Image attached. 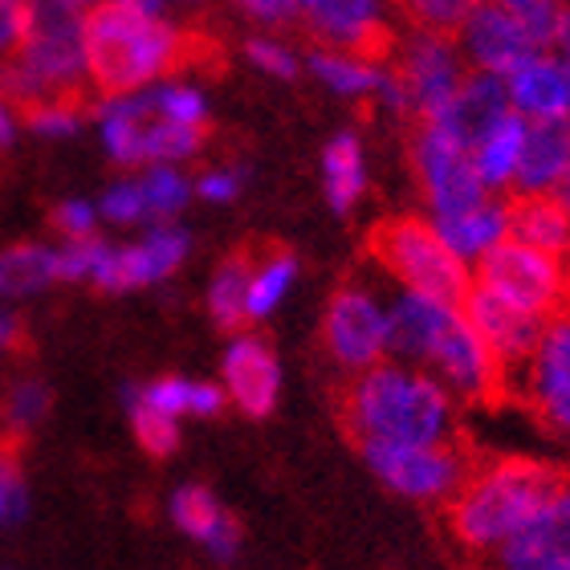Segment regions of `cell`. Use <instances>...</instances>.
<instances>
[{"label": "cell", "instance_id": "9a60e30c", "mask_svg": "<svg viewBox=\"0 0 570 570\" xmlns=\"http://www.w3.org/2000/svg\"><path fill=\"white\" fill-rule=\"evenodd\" d=\"M302 24L318 41V49L355 53V58L371 61L392 41L387 9L371 4V0H306L302 4Z\"/></svg>", "mask_w": 570, "mask_h": 570}, {"label": "cell", "instance_id": "60d3db41", "mask_svg": "<svg viewBox=\"0 0 570 570\" xmlns=\"http://www.w3.org/2000/svg\"><path fill=\"white\" fill-rule=\"evenodd\" d=\"M29 518V481L21 473V461L9 449H0V530L21 525Z\"/></svg>", "mask_w": 570, "mask_h": 570}, {"label": "cell", "instance_id": "d590c367", "mask_svg": "<svg viewBox=\"0 0 570 570\" xmlns=\"http://www.w3.org/2000/svg\"><path fill=\"white\" fill-rule=\"evenodd\" d=\"M49 407H53V392H49V383L24 375V380L12 383L9 395H4L0 420H4V428H9L12 436H24V432H33V428L46 424Z\"/></svg>", "mask_w": 570, "mask_h": 570}, {"label": "cell", "instance_id": "1f68e13d", "mask_svg": "<svg viewBox=\"0 0 570 570\" xmlns=\"http://www.w3.org/2000/svg\"><path fill=\"white\" fill-rule=\"evenodd\" d=\"M249 269H253L249 257H228V262L213 274V282H208V294H204V302H208V318L228 334H240V326H245Z\"/></svg>", "mask_w": 570, "mask_h": 570}, {"label": "cell", "instance_id": "4dcf8cb0", "mask_svg": "<svg viewBox=\"0 0 570 570\" xmlns=\"http://www.w3.org/2000/svg\"><path fill=\"white\" fill-rule=\"evenodd\" d=\"M297 282L294 253H269L265 262L249 269V289H245V322H265L282 306Z\"/></svg>", "mask_w": 570, "mask_h": 570}, {"label": "cell", "instance_id": "5b68a950", "mask_svg": "<svg viewBox=\"0 0 570 570\" xmlns=\"http://www.w3.org/2000/svg\"><path fill=\"white\" fill-rule=\"evenodd\" d=\"M371 253L400 289L444 306H461L473 289V269L452 257L449 245L436 237L432 220L424 216H387L371 228Z\"/></svg>", "mask_w": 570, "mask_h": 570}, {"label": "cell", "instance_id": "44dd1931", "mask_svg": "<svg viewBox=\"0 0 570 570\" xmlns=\"http://www.w3.org/2000/svg\"><path fill=\"white\" fill-rule=\"evenodd\" d=\"M505 95H510V110L522 115L525 122L567 119L570 115V61H562L559 53L530 58L522 70H513L510 78H505Z\"/></svg>", "mask_w": 570, "mask_h": 570}, {"label": "cell", "instance_id": "8992f818", "mask_svg": "<svg viewBox=\"0 0 570 570\" xmlns=\"http://www.w3.org/2000/svg\"><path fill=\"white\" fill-rule=\"evenodd\" d=\"M473 282L493 289L501 302L518 306L530 318L554 322L562 318L570 297V262L547 257L518 240H501L485 262L473 265Z\"/></svg>", "mask_w": 570, "mask_h": 570}, {"label": "cell", "instance_id": "30bf717a", "mask_svg": "<svg viewBox=\"0 0 570 570\" xmlns=\"http://www.w3.org/2000/svg\"><path fill=\"white\" fill-rule=\"evenodd\" d=\"M392 70L400 73L407 102H412V115L420 122L436 119L440 110L449 107V98L461 90L464 78H469V66L461 58L456 37L432 33V29H412L400 41V61Z\"/></svg>", "mask_w": 570, "mask_h": 570}, {"label": "cell", "instance_id": "4316f807", "mask_svg": "<svg viewBox=\"0 0 570 570\" xmlns=\"http://www.w3.org/2000/svg\"><path fill=\"white\" fill-rule=\"evenodd\" d=\"M510 240L570 262V216L550 196H518L510 200Z\"/></svg>", "mask_w": 570, "mask_h": 570}, {"label": "cell", "instance_id": "d4e9b609", "mask_svg": "<svg viewBox=\"0 0 570 570\" xmlns=\"http://www.w3.org/2000/svg\"><path fill=\"white\" fill-rule=\"evenodd\" d=\"M367 191V151L355 131L331 135L322 147V196L334 216H346Z\"/></svg>", "mask_w": 570, "mask_h": 570}, {"label": "cell", "instance_id": "f1b7e54d", "mask_svg": "<svg viewBox=\"0 0 570 570\" xmlns=\"http://www.w3.org/2000/svg\"><path fill=\"white\" fill-rule=\"evenodd\" d=\"M522 142H525V119L510 110V115H505V119L473 147V167H476V176H481L489 196L513 188L518 159H522Z\"/></svg>", "mask_w": 570, "mask_h": 570}, {"label": "cell", "instance_id": "52a82bcc", "mask_svg": "<svg viewBox=\"0 0 570 570\" xmlns=\"http://www.w3.org/2000/svg\"><path fill=\"white\" fill-rule=\"evenodd\" d=\"M363 461L383 485L412 501H452L469 481V461L456 444H363Z\"/></svg>", "mask_w": 570, "mask_h": 570}, {"label": "cell", "instance_id": "603a6c76", "mask_svg": "<svg viewBox=\"0 0 570 570\" xmlns=\"http://www.w3.org/2000/svg\"><path fill=\"white\" fill-rule=\"evenodd\" d=\"M432 228L449 245L452 257H461L473 269L476 262H485L489 253L498 249L501 240H510V200L489 196L476 208H464L456 216H440V220H432Z\"/></svg>", "mask_w": 570, "mask_h": 570}, {"label": "cell", "instance_id": "ba28073f", "mask_svg": "<svg viewBox=\"0 0 570 570\" xmlns=\"http://www.w3.org/2000/svg\"><path fill=\"white\" fill-rule=\"evenodd\" d=\"M322 343L338 367L355 375L387 363V297L363 282L338 285L322 318Z\"/></svg>", "mask_w": 570, "mask_h": 570}, {"label": "cell", "instance_id": "836d02e7", "mask_svg": "<svg viewBox=\"0 0 570 570\" xmlns=\"http://www.w3.org/2000/svg\"><path fill=\"white\" fill-rule=\"evenodd\" d=\"M122 412L131 420V432L135 440L142 444V452H151V456H171L179 449V424L176 420H167L164 412H155L147 400L139 395V383H122Z\"/></svg>", "mask_w": 570, "mask_h": 570}, {"label": "cell", "instance_id": "5bb4252c", "mask_svg": "<svg viewBox=\"0 0 570 570\" xmlns=\"http://www.w3.org/2000/svg\"><path fill=\"white\" fill-rule=\"evenodd\" d=\"M220 392L237 412L262 420L282 400V363L262 334H233L220 355Z\"/></svg>", "mask_w": 570, "mask_h": 570}, {"label": "cell", "instance_id": "7dc6e473", "mask_svg": "<svg viewBox=\"0 0 570 570\" xmlns=\"http://www.w3.org/2000/svg\"><path fill=\"white\" fill-rule=\"evenodd\" d=\"M24 24H29V4L0 0V66L17 58V49L24 41Z\"/></svg>", "mask_w": 570, "mask_h": 570}, {"label": "cell", "instance_id": "277c9868", "mask_svg": "<svg viewBox=\"0 0 570 570\" xmlns=\"http://www.w3.org/2000/svg\"><path fill=\"white\" fill-rule=\"evenodd\" d=\"M86 21L90 4L78 0H37L17 58L0 66V95L17 110L49 98H78L90 86L86 73Z\"/></svg>", "mask_w": 570, "mask_h": 570}, {"label": "cell", "instance_id": "ac0fdd59", "mask_svg": "<svg viewBox=\"0 0 570 570\" xmlns=\"http://www.w3.org/2000/svg\"><path fill=\"white\" fill-rule=\"evenodd\" d=\"M522 392L554 432L570 436V322L554 318L522 367Z\"/></svg>", "mask_w": 570, "mask_h": 570}, {"label": "cell", "instance_id": "d6986e66", "mask_svg": "<svg viewBox=\"0 0 570 570\" xmlns=\"http://www.w3.org/2000/svg\"><path fill=\"white\" fill-rule=\"evenodd\" d=\"M167 518H171V525H176L179 534L191 538L196 547H204V554L213 562H220V567H233V562H237L240 542H245V538H240V525L208 485L188 481V485L171 489Z\"/></svg>", "mask_w": 570, "mask_h": 570}, {"label": "cell", "instance_id": "e575fe53", "mask_svg": "<svg viewBox=\"0 0 570 570\" xmlns=\"http://www.w3.org/2000/svg\"><path fill=\"white\" fill-rule=\"evenodd\" d=\"M147 98H151L155 115L167 122H176V127H196V131H204V127H208V115H213L208 95H204L196 82H188V78H167V82L151 86Z\"/></svg>", "mask_w": 570, "mask_h": 570}, {"label": "cell", "instance_id": "816d5d0a", "mask_svg": "<svg viewBox=\"0 0 570 570\" xmlns=\"http://www.w3.org/2000/svg\"><path fill=\"white\" fill-rule=\"evenodd\" d=\"M550 200L559 204L562 213L570 216V167H567V171H562V179H559V184H554V188H550Z\"/></svg>", "mask_w": 570, "mask_h": 570}, {"label": "cell", "instance_id": "8d00e7d4", "mask_svg": "<svg viewBox=\"0 0 570 570\" xmlns=\"http://www.w3.org/2000/svg\"><path fill=\"white\" fill-rule=\"evenodd\" d=\"M21 127L49 142L73 139L86 127V107L78 98H49V102H37V107L21 110Z\"/></svg>", "mask_w": 570, "mask_h": 570}, {"label": "cell", "instance_id": "ee69618b", "mask_svg": "<svg viewBox=\"0 0 570 570\" xmlns=\"http://www.w3.org/2000/svg\"><path fill=\"white\" fill-rule=\"evenodd\" d=\"M245 191V171L240 167H208L191 179V196L208 204H233Z\"/></svg>", "mask_w": 570, "mask_h": 570}, {"label": "cell", "instance_id": "e0dca14e", "mask_svg": "<svg viewBox=\"0 0 570 570\" xmlns=\"http://www.w3.org/2000/svg\"><path fill=\"white\" fill-rule=\"evenodd\" d=\"M461 314L469 318L476 338L493 351V358L501 363L505 375H510L513 367L522 371L525 363H530L538 338H542V331H547V322L542 318H530V314H522V309L510 306V302H501L493 289H485V285H476V282H473V289L464 294Z\"/></svg>", "mask_w": 570, "mask_h": 570}, {"label": "cell", "instance_id": "484cf974", "mask_svg": "<svg viewBox=\"0 0 570 570\" xmlns=\"http://www.w3.org/2000/svg\"><path fill=\"white\" fill-rule=\"evenodd\" d=\"M58 285V245L17 240L0 249V302H24Z\"/></svg>", "mask_w": 570, "mask_h": 570}, {"label": "cell", "instance_id": "f5cc1de1", "mask_svg": "<svg viewBox=\"0 0 570 570\" xmlns=\"http://www.w3.org/2000/svg\"><path fill=\"white\" fill-rule=\"evenodd\" d=\"M0 570H9V567H0Z\"/></svg>", "mask_w": 570, "mask_h": 570}, {"label": "cell", "instance_id": "c3c4849f", "mask_svg": "<svg viewBox=\"0 0 570 570\" xmlns=\"http://www.w3.org/2000/svg\"><path fill=\"white\" fill-rule=\"evenodd\" d=\"M375 98L383 102V110H392V115H412V102H407V90H404V82H400V73L392 70V66H383V82H380V90H375Z\"/></svg>", "mask_w": 570, "mask_h": 570}, {"label": "cell", "instance_id": "bcb514c9", "mask_svg": "<svg viewBox=\"0 0 570 570\" xmlns=\"http://www.w3.org/2000/svg\"><path fill=\"white\" fill-rule=\"evenodd\" d=\"M240 12H245L249 21L262 24L265 33H274V29H285V24L302 21V4H297V0H245Z\"/></svg>", "mask_w": 570, "mask_h": 570}, {"label": "cell", "instance_id": "7bdbcfd3", "mask_svg": "<svg viewBox=\"0 0 570 570\" xmlns=\"http://www.w3.org/2000/svg\"><path fill=\"white\" fill-rule=\"evenodd\" d=\"M98 208L95 200H82V196H70L53 208V228L61 233V240H90L98 237Z\"/></svg>", "mask_w": 570, "mask_h": 570}, {"label": "cell", "instance_id": "7402d4cb", "mask_svg": "<svg viewBox=\"0 0 570 570\" xmlns=\"http://www.w3.org/2000/svg\"><path fill=\"white\" fill-rule=\"evenodd\" d=\"M570 167V115L567 119H538L525 122L522 159H518V176L513 191L518 196H550V188L562 179Z\"/></svg>", "mask_w": 570, "mask_h": 570}, {"label": "cell", "instance_id": "f546056e", "mask_svg": "<svg viewBox=\"0 0 570 570\" xmlns=\"http://www.w3.org/2000/svg\"><path fill=\"white\" fill-rule=\"evenodd\" d=\"M306 70L338 98H375L383 82V61L355 58V53H334V49H309Z\"/></svg>", "mask_w": 570, "mask_h": 570}, {"label": "cell", "instance_id": "74e56055", "mask_svg": "<svg viewBox=\"0 0 570 570\" xmlns=\"http://www.w3.org/2000/svg\"><path fill=\"white\" fill-rule=\"evenodd\" d=\"M510 9L538 53H554L559 49L567 4H554V0H510Z\"/></svg>", "mask_w": 570, "mask_h": 570}, {"label": "cell", "instance_id": "7a4b0ae2", "mask_svg": "<svg viewBox=\"0 0 570 570\" xmlns=\"http://www.w3.org/2000/svg\"><path fill=\"white\" fill-rule=\"evenodd\" d=\"M343 416L358 444H449L456 400L428 371L387 358L351 380Z\"/></svg>", "mask_w": 570, "mask_h": 570}, {"label": "cell", "instance_id": "f6af8a7d", "mask_svg": "<svg viewBox=\"0 0 570 570\" xmlns=\"http://www.w3.org/2000/svg\"><path fill=\"white\" fill-rule=\"evenodd\" d=\"M473 4H464V0H420L412 4V17H416V29H432V33H456L464 24Z\"/></svg>", "mask_w": 570, "mask_h": 570}, {"label": "cell", "instance_id": "cb8c5ba5", "mask_svg": "<svg viewBox=\"0 0 570 570\" xmlns=\"http://www.w3.org/2000/svg\"><path fill=\"white\" fill-rule=\"evenodd\" d=\"M90 119L98 127V142L110 155V164L119 167H139L142 171V131L151 122V102L147 90L142 95H122V98H98Z\"/></svg>", "mask_w": 570, "mask_h": 570}, {"label": "cell", "instance_id": "ab89813d", "mask_svg": "<svg viewBox=\"0 0 570 570\" xmlns=\"http://www.w3.org/2000/svg\"><path fill=\"white\" fill-rule=\"evenodd\" d=\"M95 208H98V220H107V225H119V228L147 225L139 176H122V179H115V184H107L102 196L95 200Z\"/></svg>", "mask_w": 570, "mask_h": 570}, {"label": "cell", "instance_id": "681fc988", "mask_svg": "<svg viewBox=\"0 0 570 570\" xmlns=\"http://www.w3.org/2000/svg\"><path fill=\"white\" fill-rule=\"evenodd\" d=\"M17 139H21V110L0 95V151H9Z\"/></svg>", "mask_w": 570, "mask_h": 570}, {"label": "cell", "instance_id": "ffe728a7", "mask_svg": "<svg viewBox=\"0 0 570 570\" xmlns=\"http://www.w3.org/2000/svg\"><path fill=\"white\" fill-rule=\"evenodd\" d=\"M510 115V95H505V82L501 78H489V73H473L461 82V90L449 98V107L440 110L436 119L420 122V127H432L444 139L461 142L464 151H473L476 142L485 139L501 119Z\"/></svg>", "mask_w": 570, "mask_h": 570}, {"label": "cell", "instance_id": "4fadbf2b", "mask_svg": "<svg viewBox=\"0 0 570 570\" xmlns=\"http://www.w3.org/2000/svg\"><path fill=\"white\" fill-rule=\"evenodd\" d=\"M456 46H461L464 66L473 73H489V78H510L513 70H522L530 58H542L530 37L522 33V24L513 17L510 0H489V4H473L464 24L456 29Z\"/></svg>", "mask_w": 570, "mask_h": 570}, {"label": "cell", "instance_id": "9c48e42d", "mask_svg": "<svg viewBox=\"0 0 570 570\" xmlns=\"http://www.w3.org/2000/svg\"><path fill=\"white\" fill-rule=\"evenodd\" d=\"M424 367L452 400L485 404V400L505 392V371H501V363L493 358V351L476 338V331L469 326L461 306H452L449 314H444L436 338H432V346H428Z\"/></svg>", "mask_w": 570, "mask_h": 570}, {"label": "cell", "instance_id": "d6a6232c", "mask_svg": "<svg viewBox=\"0 0 570 570\" xmlns=\"http://www.w3.org/2000/svg\"><path fill=\"white\" fill-rule=\"evenodd\" d=\"M139 188L142 208H147V228L176 225L179 213L191 204V179L179 167H142Z\"/></svg>", "mask_w": 570, "mask_h": 570}, {"label": "cell", "instance_id": "b9f144b4", "mask_svg": "<svg viewBox=\"0 0 570 570\" xmlns=\"http://www.w3.org/2000/svg\"><path fill=\"white\" fill-rule=\"evenodd\" d=\"M107 245H110L107 237L61 240V245H58V282H95Z\"/></svg>", "mask_w": 570, "mask_h": 570}, {"label": "cell", "instance_id": "3957f363", "mask_svg": "<svg viewBox=\"0 0 570 570\" xmlns=\"http://www.w3.org/2000/svg\"><path fill=\"white\" fill-rule=\"evenodd\" d=\"M567 481L547 461L530 456H505L473 469L469 481L449 501V530L469 554H498L518 530H522L542 501Z\"/></svg>", "mask_w": 570, "mask_h": 570}, {"label": "cell", "instance_id": "7c38bea8", "mask_svg": "<svg viewBox=\"0 0 570 570\" xmlns=\"http://www.w3.org/2000/svg\"><path fill=\"white\" fill-rule=\"evenodd\" d=\"M412 164H416L420 188H424V200L432 208V220L456 216L464 208H476L481 200H489L485 184H481V176H476L473 167V151H464L461 142L444 139L432 127H420L416 131Z\"/></svg>", "mask_w": 570, "mask_h": 570}, {"label": "cell", "instance_id": "f907efd6", "mask_svg": "<svg viewBox=\"0 0 570 570\" xmlns=\"http://www.w3.org/2000/svg\"><path fill=\"white\" fill-rule=\"evenodd\" d=\"M17 343H21V318L0 306V355L17 351Z\"/></svg>", "mask_w": 570, "mask_h": 570}, {"label": "cell", "instance_id": "8fae6325", "mask_svg": "<svg viewBox=\"0 0 570 570\" xmlns=\"http://www.w3.org/2000/svg\"><path fill=\"white\" fill-rule=\"evenodd\" d=\"M188 253H191V237L184 225L142 228L139 240H127V245H115V240H110L90 285L107 289V294L147 289V285H159L176 274L179 265L188 262Z\"/></svg>", "mask_w": 570, "mask_h": 570}, {"label": "cell", "instance_id": "f35d334b", "mask_svg": "<svg viewBox=\"0 0 570 570\" xmlns=\"http://www.w3.org/2000/svg\"><path fill=\"white\" fill-rule=\"evenodd\" d=\"M245 58L262 73H269V78H282V82H294L297 73L306 70L302 53L277 33H253L249 41H245Z\"/></svg>", "mask_w": 570, "mask_h": 570}, {"label": "cell", "instance_id": "6da1fadb", "mask_svg": "<svg viewBox=\"0 0 570 570\" xmlns=\"http://www.w3.org/2000/svg\"><path fill=\"white\" fill-rule=\"evenodd\" d=\"M188 53V37L164 4L107 0L90 4L86 21V73L98 98L142 95L167 82Z\"/></svg>", "mask_w": 570, "mask_h": 570}, {"label": "cell", "instance_id": "83f0119b", "mask_svg": "<svg viewBox=\"0 0 570 570\" xmlns=\"http://www.w3.org/2000/svg\"><path fill=\"white\" fill-rule=\"evenodd\" d=\"M139 395L155 412H164L167 420H213L220 416L228 407L225 392H220V383H208V380H184V375H159V380H147L139 383Z\"/></svg>", "mask_w": 570, "mask_h": 570}, {"label": "cell", "instance_id": "2e32d148", "mask_svg": "<svg viewBox=\"0 0 570 570\" xmlns=\"http://www.w3.org/2000/svg\"><path fill=\"white\" fill-rule=\"evenodd\" d=\"M489 559L493 570H570V476Z\"/></svg>", "mask_w": 570, "mask_h": 570}]
</instances>
